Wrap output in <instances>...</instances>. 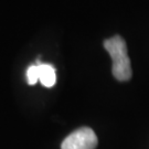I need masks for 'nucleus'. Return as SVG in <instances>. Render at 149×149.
I'll return each mask as SVG.
<instances>
[{"instance_id":"1","label":"nucleus","mask_w":149,"mask_h":149,"mask_svg":"<svg viewBox=\"0 0 149 149\" xmlns=\"http://www.w3.org/2000/svg\"><path fill=\"white\" fill-rule=\"evenodd\" d=\"M104 48L112 58V72L114 77L122 82L130 80L133 71L125 40L120 36H114L104 41Z\"/></svg>"},{"instance_id":"2","label":"nucleus","mask_w":149,"mask_h":149,"mask_svg":"<svg viewBox=\"0 0 149 149\" xmlns=\"http://www.w3.org/2000/svg\"><path fill=\"white\" fill-rule=\"evenodd\" d=\"M98 140L93 129L82 127L74 130L63 140L61 149H95Z\"/></svg>"},{"instance_id":"3","label":"nucleus","mask_w":149,"mask_h":149,"mask_svg":"<svg viewBox=\"0 0 149 149\" xmlns=\"http://www.w3.org/2000/svg\"><path fill=\"white\" fill-rule=\"evenodd\" d=\"M39 65V81L45 87H52L56 82V73L54 66L50 64L41 63Z\"/></svg>"},{"instance_id":"4","label":"nucleus","mask_w":149,"mask_h":149,"mask_svg":"<svg viewBox=\"0 0 149 149\" xmlns=\"http://www.w3.org/2000/svg\"><path fill=\"white\" fill-rule=\"evenodd\" d=\"M27 81L30 85H34L39 81V65H30L27 70Z\"/></svg>"}]
</instances>
